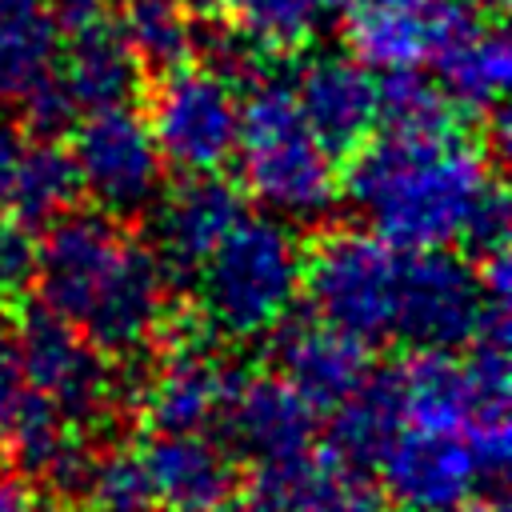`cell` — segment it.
<instances>
[{
	"label": "cell",
	"mask_w": 512,
	"mask_h": 512,
	"mask_svg": "<svg viewBox=\"0 0 512 512\" xmlns=\"http://www.w3.org/2000/svg\"><path fill=\"white\" fill-rule=\"evenodd\" d=\"M488 180V148L456 124L436 132L384 128L352 152L344 192L368 232L396 252H420L460 240L464 216Z\"/></svg>",
	"instance_id": "1"
},
{
	"label": "cell",
	"mask_w": 512,
	"mask_h": 512,
	"mask_svg": "<svg viewBox=\"0 0 512 512\" xmlns=\"http://www.w3.org/2000/svg\"><path fill=\"white\" fill-rule=\"evenodd\" d=\"M304 252L296 232L268 216H240L200 264V316L228 340L268 336L300 296Z\"/></svg>",
	"instance_id": "2"
},
{
	"label": "cell",
	"mask_w": 512,
	"mask_h": 512,
	"mask_svg": "<svg viewBox=\"0 0 512 512\" xmlns=\"http://www.w3.org/2000/svg\"><path fill=\"white\" fill-rule=\"evenodd\" d=\"M236 152L244 192L272 216L320 220L340 196L332 152L308 132L284 84H256L240 104Z\"/></svg>",
	"instance_id": "3"
},
{
	"label": "cell",
	"mask_w": 512,
	"mask_h": 512,
	"mask_svg": "<svg viewBox=\"0 0 512 512\" xmlns=\"http://www.w3.org/2000/svg\"><path fill=\"white\" fill-rule=\"evenodd\" d=\"M396 272L400 252L368 228H332L324 232L300 268V288L316 320L376 344L392 336L396 308Z\"/></svg>",
	"instance_id": "4"
},
{
	"label": "cell",
	"mask_w": 512,
	"mask_h": 512,
	"mask_svg": "<svg viewBox=\"0 0 512 512\" xmlns=\"http://www.w3.org/2000/svg\"><path fill=\"white\" fill-rule=\"evenodd\" d=\"M240 100L232 80L208 64H176L160 72L148 100V132L164 156L184 176L220 172L236 152Z\"/></svg>",
	"instance_id": "5"
},
{
	"label": "cell",
	"mask_w": 512,
	"mask_h": 512,
	"mask_svg": "<svg viewBox=\"0 0 512 512\" xmlns=\"http://www.w3.org/2000/svg\"><path fill=\"white\" fill-rule=\"evenodd\" d=\"M72 164L80 192H88L100 212L120 220L148 212L164 188V156L148 132V120L132 104L92 108L84 120H76Z\"/></svg>",
	"instance_id": "6"
},
{
	"label": "cell",
	"mask_w": 512,
	"mask_h": 512,
	"mask_svg": "<svg viewBox=\"0 0 512 512\" xmlns=\"http://www.w3.org/2000/svg\"><path fill=\"white\" fill-rule=\"evenodd\" d=\"M12 336H16L24 388L52 400L68 424L72 420L88 424L104 412L112 396V372L104 364V352H96L72 320L56 316L36 300L20 308Z\"/></svg>",
	"instance_id": "7"
},
{
	"label": "cell",
	"mask_w": 512,
	"mask_h": 512,
	"mask_svg": "<svg viewBox=\"0 0 512 512\" xmlns=\"http://www.w3.org/2000/svg\"><path fill=\"white\" fill-rule=\"evenodd\" d=\"M480 276L444 248H420L400 256L392 336L412 348H460L476 336Z\"/></svg>",
	"instance_id": "8"
},
{
	"label": "cell",
	"mask_w": 512,
	"mask_h": 512,
	"mask_svg": "<svg viewBox=\"0 0 512 512\" xmlns=\"http://www.w3.org/2000/svg\"><path fill=\"white\" fill-rule=\"evenodd\" d=\"M344 36L364 68H420L476 24L460 0H352Z\"/></svg>",
	"instance_id": "9"
},
{
	"label": "cell",
	"mask_w": 512,
	"mask_h": 512,
	"mask_svg": "<svg viewBox=\"0 0 512 512\" xmlns=\"http://www.w3.org/2000/svg\"><path fill=\"white\" fill-rule=\"evenodd\" d=\"M168 304V272L160 256L124 236L108 276L100 280L92 304L80 316V332L104 356L140 352L164 324Z\"/></svg>",
	"instance_id": "10"
},
{
	"label": "cell",
	"mask_w": 512,
	"mask_h": 512,
	"mask_svg": "<svg viewBox=\"0 0 512 512\" xmlns=\"http://www.w3.org/2000/svg\"><path fill=\"white\" fill-rule=\"evenodd\" d=\"M124 244L120 224L108 212H60L44 240L36 244L32 280L40 288V304L56 316L80 324L84 308L92 304L100 280L108 276L116 252Z\"/></svg>",
	"instance_id": "11"
},
{
	"label": "cell",
	"mask_w": 512,
	"mask_h": 512,
	"mask_svg": "<svg viewBox=\"0 0 512 512\" xmlns=\"http://www.w3.org/2000/svg\"><path fill=\"white\" fill-rule=\"evenodd\" d=\"M376 472L400 512H456L480 484L476 460L456 432L400 428Z\"/></svg>",
	"instance_id": "12"
},
{
	"label": "cell",
	"mask_w": 512,
	"mask_h": 512,
	"mask_svg": "<svg viewBox=\"0 0 512 512\" xmlns=\"http://www.w3.org/2000/svg\"><path fill=\"white\" fill-rule=\"evenodd\" d=\"M228 440L256 468L300 460L316 448L320 412L284 380V376H248L236 380L224 404Z\"/></svg>",
	"instance_id": "13"
},
{
	"label": "cell",
	"mask_w": 512,
	"mask_h": 512,
	"mask_svg": "<svg viewBox=\"0 0 512 512\" xmlns=\"http://www.w3.org/2000/svg\"><path fill=\"white\" fill-rule=\"evenodd\" d=\"M152 236L156 256L168 276H196L200 264L212 256V248L236 228L244 216V196L236 184L220 180L216 172L188 176L180 188H172L164 200L156 196Z\"/></svg>",
	"instance_id": "14"
},
{
	"label": "cell",
	"mask_w": 512,
	"mask_h": 512,
	"mask_svg": "<svg viewBox=\"0 0 512 512\" xmlns=\"http://www.w3.org/2000/svg\"><path fill=\"white\" fill-rule=\"evenodd\" d=\"M288 316L268 332L276 344L280 376L316 412H332L340 400H348L368 380L372 372L368 344L324 320H288Z\"/></svg>",
	"instance_id": "15"
},
{
	"label": "cell",
	"mask_w": 512,
	"mask_h": 512,
	"mask_svg": "<svg viewBox=\"0 0 512 512\" xmlns=\"http://www.w3.org/2000/svg\"><path fill=\"white\" fill-rule=\"evenodd\" d=\"M292 96L308 132L332 156H352L376 128V80L356 56L324 52L308 60Z\"/></svg>",
	"instance_id": "16"
},
{
	"label": "cell",
	"mask_w": 512,
	"mask_h": 512,
	"mask_svg": "<svg viewBox=\"0 0 512 512\" xmlns=\"http://www.w3.org/2000/svg\"><path fill=\"white\" fill-rule=\"evenodd\" d=\"M236 380L204 348L176 344L140 388V416L152 432H204L228 404Z\"/></svg>",
	"instance_id": "17"
},
{
	"label": "cell",
	"mask_w": 512,
	"mask_h": 512,
	"mask_svg": "<svg viewBox=\"0 0 512 512\" xmlns=\"http://www.w3.org/2000/svg\"><path fill=\"white\" fill-rule=\"evenodd\" d=\"M140 456L156 504L168 512H212L236 488L232 456L204 432H156Z\"/></svg>",
	"instance_id": "18"
},
{
	"label": "cell",
	"mask_w": 512,
	"mask_h": 512,
	"mask_svg": "<svg viewBox=\"0 0 512 512\" xmlns=\"http://www.w3.org/2000/svg\"><path fill=\"white\" fill-rule=\"evenodd\" d=\"M392 384L404 428L460 432L468 416V380L452 348H412L392 368Z\"/></svg>",
	"instance_id": "19"
},
{
	"label": "cell",
	"mask_w": 512,
	"mask_h": 512,
	"mask_svg": "<svg viewBox=\"0 0 512 512\" xmlns=\"http://www.w3.org/2000/svg\"><path fill=\"white\" fill-rule=\"evenodd\" d=\"M60 80L76 96L80 112L132 104V96L140 88V60L128 48L120 28L96 20V24L72 28V44L64 52Z\"/></svg>",
	"instance_id": "20"
},
{
	"label": "cell",
	"mask_w": 512,
	"mask_h": 512,
	"mask_svg": "<svg viewBox=\"0 0 512 512\" xmlns=\"http://www.w3.org/2000/svg\"><path fill=\"white\" fill-rule=\"evenodd\" d=\"M432 64H436V76H440L436 84L448 104L488 116L504 100V88L512 76V48L500 28L472 24L456 40H448L432 56Z\"/></svg>",
	"instance_id": "21"
},
{
	"label": "cell",
	"mask_w": 512,
	"mask_h": 512,
	"mask_svg": "<svg viewBox=\"0 0 512 512\" xmlns=\"http://www.w3.org/2000/svg\"><path fill=\"white\" fill-rule=\"evenodd\" d=\"M400 428H404V420H400V404H396L392 368L368 372V380L348 400H340L332 408V420L324 432V452L352 472H372Z\"/></svg>",
	"instance_id": "22"
},
{
	"label": "cell",
	"mask_w": 512,
	"mask_h": 512,
	"mask_svg": "<svg viewBox=\"0 0 512 512\" xmlns=\"http://www.w3.org/2000/svg\"><path fill=\"white\" fill-rule=\"evenodd\" d=\"M60 24L44 0H0V104H20L56 72Z\"/></svg>",
	"instance_id": "23"
},
{
	"label": "cell",
	"mask_w": 512,
	"mask_h": 512,
	"mask_svg": "<svg viewBox=\"0 0 512 512\" xmlns=\"http://www.w3.org/2000/svg\"><path fill=\"white\" fill-rule=\"evenodd\" d=\"M80 196V176L72 164V152L60 140H32L20 152L12 188H8V208L24 228L52 224L60 212H68Z\"/></svg>",
	"instance_id": "24"
},
{
	"label": "cell",
	"mask_w": 512,
	"mask_h": 512,
	"mask_svg": "<svg viewBox=\"0 0 512 512\" xmlns=\"http://www.w3.org/2000/svg\"><path fill=\"white\" fill-rule=\"evenodd\" d=\"M120 32L136 52L140 68L168 72L176 64H188L196 52L192 20L176 0H124Z\"/></svg>",
	"instance_id": "25"
},
{
	"label": "cell",
	"mask_w": 512,
	"mask_h": 512,
	"mask_svg": "<svg viewBox=\"0 0 512 512\" xmlns=\"http://www.w3.org/2000/svg\"><path fill=\"white\" fill-rule=\"evenodd\" d=\"M376 124L396 132L452 128V104L420 68H388L384 80H376Z\"/></svg>",
	"instance_id": "26"
},
{
	"label": "cell",
	"mask_w": 512,
	"mask_h": 512,
	"mask_svg": "<svg viewBox=\"0 0 512 512\" xmlns=\"http://www.w3.org/2000/svg\"><path fill=\"white\" fill-rule=\"evenodd\" d=\"M232 28L260 52H296L316 28V8L308 0H220Z\"/></svg>",
	"instance_id": "27"
},
{
	"label": "cell",
	"mask_w": 512,
	"mask_h": 512,
	"mask_svg": "<svg viewBox=\"0 0 512 512\" xmlns=\"http://www.w3.org/2000/svg\"><path fill=\"white\" fill-rule=\"evenodd\" d=\"M84 504H92V512H156V492L144 456L132 448L96 452Z\"/></svg>",
	"instance_id": "28"
},
{
	"label": "cell",
	"mask_w": 512,
	"mask_h": 512,
	"mask_svg": "<svg viewBox=\"0 0 512 512\" xmlns=\"http://www.w3.org/2000/svg\"><path fill=\"white\" fill-rule=\"evenodd\" d=\"M0 436L12 452V460L24 468V472H40L44 460L60 448V440L68 436V420L56 412L52 400H44L40 392L24 388L20 400L12 404V412L4 416L0 424Z\"/></svg>",
	"instance_id": "29"
},
{
	"label": "cell",
	"mask_w": 512,
	"mask_h": 512,
	"mask_svg": "<svg viewBox=\"0 0 512 512\" xmlns=\"http://www.w3.org/2000/svg\"><path fill=\"white\" fill-rule=\"evenodd\" d=\"M20 108H24V124H28L32 140H60V136L72 132L76 120H80V104H76V96L68 92V84L60 80V72L44 76V80L20 100Z\"/></svg>",
	"instance_id": "30"
},
{
	"label": "cell",
	"mask_w": 512,
	"mask_h": 512,
	"mask_svg": "<svg viewBox=\"0 0 512 512\" xmlns=\"http://www.w3.org/2000/svg\"><path fill=\"white\" fill-rule=\"evenodd\" d=\"M508 224H512V208H508V192L500 180H488L480 188V196L472 200L468 216H464V228H460V240L480 252V256H492V252H504L508 248Z\"/></svg>",
	"instance_id": "31"
},
{
	"label": "cell",
	"mask_w": 512,
	"mask_h": 512,
	"mask_svg": "<svg viewBox=\"0 0 512 512\" xmlns=\"http://www.w3.org/2000/svg\"><path fill=\"white\" fill-rule=\"evenodd\" d=\"M92 464H96V452L88 444L64 436L60 448L44 460V468L36 476L52 492V500H60V504H84V492H88V480H92Z\"/></svg>",
	"instance_id": "32"
},
{
	"label": "cell",
	"mask_w": 512,
	"mask_h": 512,
	"mask_svg": "<svg viewBox=\"0 0 512 512\" xmlns=\"http://www.w3.org/2000/svg\"><path fill=\"white\" fill-rule=\"evenodd\" d=\"M32 264H36V244L32 232L12 216H0V304L16 300L32 284Z\"/></svg>",
	"instance_id": "33"
},
{
	"label": "cell",
	"mask_w": 512,
	"mask_h": 512,
	"mask_svg": "<svg viewBox=\"0 0 512 512\" xmlns=\"http://www.w3.org/2000/svg\"><path fill=\"white\" fill-rule=\"evenodd\" d=\"M24 392V372H20V356H16V336L12 328L0 320V424L12 412V404Z\"/></svg>",
	"instance_id": "34"
},
{
	"label": "cell",
	"mask_w": 512,
	"mask_h": 512,
	"mask_svg": "<svg viewBox=\"0 0 512 512\" xmlns=\"http://www.w3.org/2000/svg\"><path fill=\"white\" fill-rule=\"evenodd\" d=\"M44 4L52 8L56 24H64V28H84V24L104 20V12H108L112 0H44Z\"/></svg>",
	"instance_id": "35"
},
{
	"label": "cell",
	"mask_w": 512,
	"mask_h": 512,
	"mask_svg": "<svg viewBox=\"0 0 512 512\" xmlns=\"http://www.w3.org/2000/svg\"><path fill=\"white\" fill-rule=\"evenodd\" d=\"M20 152H24V136L12 124L0 120V204H8V188H12V176H16Z\"/></svg>",
	"instance_id": "36"
},
{
	"label": "cell",
	"mask_w": 512,
	"mask_h": 512,
	"mask_svg": "<svg viewBox=\"0 0 512 512\" xmlns=\"http://www.w3.org/2000/svg\"><path fill=\"white\" fill-rule=\"evenodd\" d=\"M212 512H288V508H284V504H276L268 492L252 488L248 496H228V500H220Z\"/></svg>",
	"instance_id": "37"
},
{
	"label": "cell",
	"mask_w": 512,
	"mask_h": 512,
	"mask_svg": "<svg viewBox=\"0 0 512 512\" xmlns=\"http://www.w3.org/2000/svg\"><path fill=\"white\" fill-rule=\"evenodd\" d=\"M456 512H504V504H500V500H468V504H460Z\"/></svg>",
	"instance_id": "38"
},
{
	"label": "cell",
	"mask_w": 512,
	"mask_h": 512,
	"mask_svg": "<svg viewBox=\"0 0 512 512\" xmlns=\"http://www.w3.org/2000/svg\"><path fill=\"white\" fill-rule=\"evenodd\" d=\"M308 4H312L316 12H344L352 0H308Z\"/></svg>",
	"instance_id": "39"
},
{
	"label": "cell",
	"mask_w": 512,
	"mask_h": 512,
	"mask_svg": "<svg viewBox=\"0 0 512 512\" xmlns=\"http://www.w3.org/2000/svg\"><path fill=\"white\" fill-rule=\"evenodd\" d=\"M460 4H468L472 12H476V8H480V12H500L508 0H460Z\"/></svg>",
	"instance_id": "40"
},
{
	"label": "cell",
	"mask_w": 512,
	"mask_h": 512,
	"mask_svg": "<svg viewBox=\"0 0 512 512\" xmlns=\"http://www.w3.org/2000/svg\"><path fill=\"white\" fill-rule=\"evenodd\" d=\"M176 4H180L184 12H212L220 0H176Z\"/></svg>",
	"instance_id": "41"
},
{
	"label": "cell",
	"mask_w": 512,
	"mask_h": 512,
	"mask_svg": "<svg viewBox=\"0 0 512 512\" xmlns=\"http://www.w3.org/2000/svg\"><path fill=\"white\" fill-rule=\"evenodd\" d=\"M360 512H372V504H368V508H360Z\"/></svg>",
	"instance_id": "42"
}]
</instances>
